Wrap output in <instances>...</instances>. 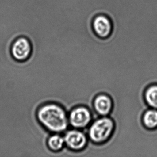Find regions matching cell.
<instances>
[{
    "mask_svg": "<svg viewBox=\"0 0 157 157\" xmlns=\"http://www.w3.org/2000/svg\"><path fill=\"white\" fill-rule=\"evenodd\" d=\"M36 118L41 126L52 133H60L67 129L68 115L61 105L55 102H48L36 109Z\"/></svg>",
    "mask_w": 157,
    "mask_h": 157,
    "instance_id": "cell-1",
    "label": "cell"
},
{
    "mask_svg": "<svg viewBox=\"0 0 157 157\" xmlns=\"http://www.w3.org/2000/svg\"><path fill=\"white\" fill-rule=\"evenodd\" d=\"M114 129V122L112 118L107 116L101 117L91 125L88 135L93 142L101 144L111 137Z\"/></svg>",
    "mask_w": 157,
    "mask_h": 157,
    "instance_id": "cell-2",
    "label": "cell"
},
{
    "mask_svg": "<svg viewBox=\"0 0 157 157\" xmlns=\"http://www.w3.org/2000/svg\"><path fill=\"white\" fill-rule=\"evenodd\" d=\"M92 118L90 111L86 106H78L71 110L69 123L75 128H83L90 123Z\"/></svg>",
    "mask_w": 157,
    "mask_h": 157,
    "instance_id": "cell-3",
    "label": "cell"
},
{
    "mask_svg": "<svg viewBox=\"0 0 157 157\" xmlns=\"http://www.w3.org/2000/svg\"><path fill=\"white\" fill-rule=\"evenodd\" d=\"M64 138L65 145L71 150H81L87 145V136L80 130L76 129L68 130Z\"/></svg>",
    "mask_w": 157,
    "mask_h": 157,
    "instance_id": "cell-4",
    "label": "cell"
},
{
    "mask_svg": "<svg viewBox=\"0 0 157 157\" xmlns=\"http://www.w3.org/2000/svg\"><path fill=\"white\" fill-rule=\"evenodd\" d=\"M12 55L13 58L19 62H23L28 59L31 52V47L27 39H18L12 48Z\"/></svg>",
    "mask_w": 157,
    "mask_h": 157,
    "instance_id": "cell-5",
    "label": "cell"
},
{
    "mask_svg": "<svg viewBox=\"0 0 157 157\" xmlns=\"http://www.w3.org/2000/svg\"><path fill=\"white\" fill-rule=\"evenodd\" d=\"M93 105L96 113L101 117L108 115L112 112L113 106L111 97L104 94L97 95L94 100Z\"/></svg>",
    "mask_w": 157,
    "mask_h": 157,
    "instance_id": "cell-6",
    "label": "cell"
},
{
    "mask_svg": "<svg viewBox=\"0 0 157 157\" xmlns=\"http://www.w3.org/2000/svg\"><path fill=\"white\" fill-rule=\"evenodd\" d=\"M93 26L96 34L102 38L109 36L112 32V24L110 20L103 15L95 17Z\"/></svg>",
    "mask_w": 157,
    "mask_h": 157,
    "instance_id": "cell-7",
    "label": "cell"
},
{
    "mask_svg": "<svg viewBox=\"0 0 157 157\" xmlns=\"http://www.w3.org/2000/svg\"><path fill=\"white\" fill-rule=\"evenodd\" d=\"M48 149L53 152H58L62 150L65 146L64 136L59 133H52L46 140Z\"/></svg>",
    "mask_w": 157,
    "mask_h": 157,
    "instance_id": "cell-8",
    "label": "cell"
},
{
    "mask_svg": "<svg viewBox=\"0 0 157 157\" xmlns=\"http://www.w3.org/2000/svg\"><path fill=\"white\" fill-rule=\"evenodd\" d=\"M143 125L148 129H153L157 127V109H149L144 112L142 117Z\"/></svg>",
    "mask_w": 157,
    "mask_h": 157,
    "instance_id": "cell-9",
    "label": "cell"
},
{
    "mask_svg": "<svg viewBox=\"0 0 157 157\" xmlns=\"http://www.w3.org/2000/svg\"><path fill=\"white\" fill-rule=\"evenodd\" d=\"M144 97L148 106L157 109V85H151L147 88Z\"/></svg>",
    "mask_w": 157,
    "mask_h": 157,
    "instance_id": "cell-10",
    "label": "cell"
}]
</instances>
